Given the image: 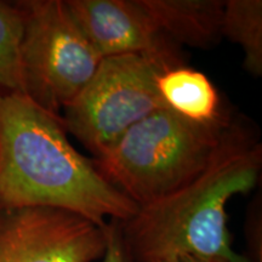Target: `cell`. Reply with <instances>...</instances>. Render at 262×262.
<instances>
[{
    "mask_svg": "<svg viewBox=\"0 0 262 262\" xmlns=\"http://www.w3.org/2000/svg\"><path fill=\"white\" fill-rule=\"evenodd\" d=\"M61 116L0 90V208L61 209L100 227L139 210L72 146Z\"/></svg>",
    "mask_w": 262,
    "mask_h": 262,
    "instance_id": "1",
    "label": "cell"
},
{
    "mask_svg": "<svg viewBox=\"0 0 262 262\" xmlns=\"http://www.w3.org/2000/svg\"><path fill=\"white\" fill-rule=\"evenodd\" d=\"M262 145L248 122L231 119L205 169L179 191L140 206L119 222L126 262H157L181 256L250 262L232 248L226 205L256 187Z\"/></svg>",
    "mask_w": 262,
    "mask_h": 262,
    "instance_id": "2",
    "label": "cell"
},
{
    "mask_svg": "<svg viewBox=\"0 0 262 262\" xmlns=\"http://www.w3.org/2000/svg\"><path fill=\"white\" fill-rule=\"evenodd\" d=\"M231 119L225 112L211 123H195L169 108L157 111L131 126L94 165L139 208L150 204L205 169Z\"/></svg>",
    "mask_w": 262,
    "mask_h": 262,
    "instance_id": "3",
    "label": "cell"
},
{
    "mask_svg": "<svg viewBox=\"0 0 262 262\" xmlns=\"http://www.w3.org/2000/svg\"><path fill=\"white\" fill-rule=\"evenodd\" d=\"M179 47L103 57L94 77L64 108V126L93 155L102 156L131 126L166 104L157 79L182 66Z\"/></svg>",
    "mask_w": 262,
    "mask_h": 262,
    "instance_id": "4",
    "label": "cell"
},
{
    "mask_svg": "<svg viewBox=\"0 0 262 262\" xmlns=\"http://www.w3.org/2000/svg\"><path fill=\"white\" fill-rule=\"evenodd\" d=\"M24 16L21 70L24 94L61 116L94 77L102 57L63 0L17 2Z\"/></svg>",
    "mask_w": 262,
    "mask_h": 262,
    "instance_id": "5",
    "label": "cell"
},
{
    "mask_svg": "<svg viewBox=\"0 0 262 262\" xmlns=\"http://www.w3.org/2000/svg\"><path fill=\"white\" fill-rule=\"evenodd\" d=\"M110 224V222H108ZM108 226L54 208H0V262H95Z\"/></svg>",
    "mask_w": 262,
    "mask_h": 262,
    "instance_id": "6",
    "label": "cell"
},
{
    "mask_svg": "<svg viewBox=\"0 0 262 262\" xmlns=\"http://www.w3.org/2000/svg\"><path fill=\"white\" fill-rule=\"evenodd\" d=\"M71 15L101 57L175 45L140 0H66Z\"/></svg>",
    "mask_w": 262,
    "mask_h": 262,
    "instance_id": "7",
    "label": "cell"
},
{
    "mask_svg": "<svg viewBox=\"0 0 262 262\" xmlns=\"http://www.w3.org/2000/svg\"><path fill=\"white\" fill-rule=\"evenodd\" d=\"M160 32L176 47H214L222 38V0H140Z\"/></svg>",
    "mask_w": 262,
    "mask_h": 262,
    "instance_id": "8",
    "label": "cell"
},
{
    "mask_svg": "<svg viewBox=\"0 0 262 262\" xmlns=\"http://www.w3.org/2000/svg\"><path fill=\"white\" fill-rule=\"evenodd\" d=\"M157 89L169 110L195 123H211L224 116L217 90L202 72L172 67L157 79Z\"/></svg>",
    "mask_w": 262,
    "mask_h": 262,
    "instance_id": "9",
    "label": "cell"
},
{
    "mask_svg": "<svg viewBox=\"0 0 262 262\" xmlns=\"http://www.w3.org/2000/svg\"><path fill=\"white\" fill-rule=\"evenodd\" d=\"M222 37L239 44L244 51L248 73L262 74V2L228 0L222 16Z\"/></svg>",
    "mask_w": 262,
    "mask_h": 262,
    "instance_id": "10",
    "label": "cell"
},
{
    "mask_svg": "<svg viewBox=\"0 0 262 262\" xmlns=\"http://www.w3.org/2000/svg\"><path fill=\"white\" fill-rule=\"evenodd\" d=\"M24 16L16 3L0 0V90L24 93L21 41Z\"/></svg>",
    "mask_w": 262,
    "mask_h": 262,
    "instance_id": "11",
    "label": "cell"
},
{
    "mask_svg": "<svg viewBox=\"0 0 262 262\" xmlns=\"http://www.w3.org/2000/svg\"><path fill=\"white\" fill-rule=\"evenodd\" d=\"M102 262H126L120 238L119 221H110L108 224V241Z\"/></svg>",
    "mask_w": 262,
    "mask_h": 262,
    "instance_id": "12",
    "label": "cell"
},
{
    "mask_svg": "<svg viewBox=\"0 0 262 262\" xmlns=\"http://www.w3.org/2000/svg\"><path fill=\"white\" fill-rule=\"evenodd\" d=\"M157 262H226L225 260L216 257H202V256H181L172 258V260H164Z\"/></svg>",
    "mask_w": 262,
    "mask_h": 262,
    "instance_id": "13",
    "label": "cell"
}]
</instances>
